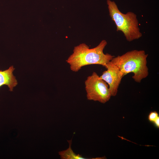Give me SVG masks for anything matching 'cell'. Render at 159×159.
Segmentation results:
<instances>
[{
  "label": "cell",
  "instance_id": "1",
  "mask_svg": "<svg viewBox=\"0 0 159 159\" xmlns=\"http://www.w3.org/2000/svg\"><path fill=\"white\" fill-rule=\"evenodd\" d=\"M107 44L106 41L103 40L97 46L91 49L85 43L74 47L73 53L66 60L71 70L77 72L83 67L90 64H99L105 67L115 57L103 52Z\"/></svg>",
  "mask_w": 159,
  "mask_h": 159
},
{
  "label": "cell",
  "instance_id": "2",
  "mask_svg": "<svg viewBox=\"0 0 159 159\" xmlns=\"http://www.w3.org/2000/svg\"><path fill=\"white\" fill-rule=\"evenodd\" d=\"M148 55L143 50H134L114 57L110 61L119 68L124 76L132 73L134 80L140 83L149 74L147 60Z\"/></svg>",
  "mask_w": 159,
  "mask_h": 159
},
{
  "label": "cell",
  "instance_id": "3",
  "mask_svg": "<svg viewBox=\"0 0 159 159\" xmlns=\"http://www.w3.org/2000/svg\"><path fill=\"white\" fill-rule=\"evenodd\" d=\"M107 2L109 15L116 25V30L122 32L129 42L141 37L142 34L139 26L137 15L130 11L123 14L119 9L114 1L107 0Z\"/></svg>",
  "mask_w": 159,
  "mask_h": 159
},
{
  "label": "cell",
  "instance_id": "4",
  "mask_svg": "<svg viewBox=\"0 0 159 159\" xmlns=\"http://www.w3.org/2000/svg\"><path fill=\"white\" fill-rule=\"evenodd\" d=\"M87 100L104 104L109 101L111 95L107 83L93 72L85 82Z\"/></svg>",
  "mask_w": 159,
  "mask_h": 159
},
{
  "label": "cell",
  "instance_id": "5",
  "mask_svg": "<svg viewBox=\"0 0 159 159\" xmlns=\"http://www.w3.org/2000/svg\"><path fill=\"white\" fill-rule=\"evenodd\" d=\"M107 70L104 71L100 77L108 84L111 96H115L119 86L124 76L119 68L110 61L105 67Z\"/></svg>",
  "mask_w": 159,
  "mask_h": 159
},
{
  "label": "cell",
  "instance_id": "6",
  "mask_svg": "<svg viewBox=\"0 0 159 159\" xmlns=\"http://www.w3.org/2000/svg\"><path fill=\"white\" fill-rule=\"evenodd\" d=\"M14 69L13 66H11L7 69L0 70V87L3 85H6L10 91H13L14 87L18 84L16 77L13 73Z\"/></svg>",
  "mask_w": 159,
  "mask_h": 159
},
{
  "label": "cell",
  "instance_id": "7",
  "mask_svg": "<svg viewBox=\"0 0 159 159\" xmlns=\"http://www.w3.org/2000/svg\"><path fill=\"white\" fill-rule=\"evenodd\" d=\"M69 143V147L66 150L59 152V154L62 159H87L81 155L75 153L71 148L72 140L67 141Z\"/></svg>",
  "mask_w": 159,
  "mask_h": 159
},
{
  "label": "cell",
  "instance_id": "8",
  "mask_svg": "<svg viewBox=\"0 0 159 159\" xmlns=\"http://www.w3.org/2000/svg\"><path fill=\"white\" fill-rule=\"evenodd\" d=\"M158 117V114L156 111H151L148 115V120L150 122L153 123Z\"/></svg>",
  "mask_w": 159,
  "mask_h": 159
},
{
  "label": "cell",
  "instance_id": "9",
  "mask_svg": "<svg viewBox=\"0 0 159 159\" xmlns=\"http://www.w3.org/2000/svg\"><path fill=\"white\" fill-rule=\"evenodd\" d=\"M156 127L159 128V117L153 122Z\"/></svg>",
  "mask_w": 159,
  "mask_h": 159
}]
</instances>
